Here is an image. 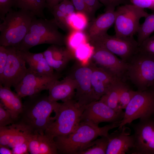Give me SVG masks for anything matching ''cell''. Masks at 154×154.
<instances>
[{
    "label": "cell",
    "instance_id": "1",
    "mask_svg": "<svg viewBox=\"0 0 154 154\" xmlns=\"http://www.w3.org/2000/svg\"><path fill=\"white\" fill-rule=\"evenodd\" d=\"M62 103L50 101L48 95L41 93L27 96L23 103L22 112L14 123L21 125L34 133L44 134L46 130L55 120V113Z\"/></svg>",
    "mask_w": 154,
    "mask_h": 154
},
{
    "label": "cell",
    "instance_id": "2",
    "mask_svg": "<svg viewBox=\"0 0 154 154\" xmlns=\"http://www.w3.org/2000/svg\"><path fill=\"white\" fill-rule=\"evenodd\" d=\"M120 121L99 127L89 122L82 121L73 132L54 138L58 153L78 154L83 148L98 137L108 136L111 129L118 127Z\"/></svg>",
    "mask_w": 154,
    "mask_h": 154
},
{
    "label": "cell",
    "instance_id": "3",
    "mask_svg": "<svg viewBox=\"0 0 154 154\" xmlns=\"http://www.w3.org/2000/svg\"><path fill=\"white\" fill-rule=\"evenodd\" d=\"M54 19L35 17L32 21L25 37L16 47L23 51H29L32 47L44 44L62 46L65 44L66 37L58 30Z\"/></svg>",
    "mask_w": 154,
    "mask_h": 154
},
{
    "label": "cell",
    "instance_id": "4",
    "mask_svg": "<svg viewBox=\"0 0 154 154\" xmlns=\"http://www.w3.org/2000/svg\"><path fill=\"white\" fill-rule=\"evenodd\" d=\"M36 16L32 12L11 9L0 24V46L16 47L27 33Z\"/></svg>",
    "mask_w": 154,
    "mask_h": 154
},
{
    "label": "cell",
    "instance_id": "5",
    "mask_svg": "<svg viewBox=\"0 0 154 154\" xmlns=\"http://www.w3.org/2000/svg\"><path fill=\"white\" fill-rule=\"evenodd\" d=\"M86 106L80 105L74 98L63 102L55 113V120L46 130L44 134L54 139L73 132L81 122Z\"/></svg>",
    "mask_w": 154,
    "mask_h": 154
},
{
    "label": "cell",
    "instance_id": "6",
    "mask_svg": "<svg viewBox=\"0 0 154 154\" xmlns=\"http://www.w3.org/2000/svg\"><path fill=\"white\" fill-rule=\"evenodd\" d=\"M127 80L142 91L154 84V57L139 51L127 63Z\"/></svg>",
    "mask_w": 154,
    "mask_h": 154
},
{
    "label": "cell",
    "instance_id": "7",
    "mask_svg": "<svg viewBox=\"0 0 154 154\" xmlns=\"http://www.w3.org/2000/svg\"><path fill=\"white\" fill-rule=\"evenodd\" d=\"M92 46L104 48L128 63L139 51V46L133 36L122 37L109 35L107 33L89 41Z\"/></svg>",
    "mask_w": 154,
    "mask_h": 154
},
{
    "label": "cell",
    "instance_id": "8",
    "mask_svg": "<svg viewBox=\"0 0 154 154\" xmlns=\"http://www.w3.org/2000/svg\"><path fill=\"white\" fill-rule=\"evenodd\" d=\"M115 11V35L122 37L133 36L139 27L141 19L149 14L145 9L132 4L120 5Z\"/></svg>",
    "mask_w": 154,
    "mask_h": 154
},
{
    "label": "cell",
    "instance_id": "9",
    "mask_svg": "<svg viewBox=\"0 0 154 154\" xmlns=\"http://www.w3.org/2000/svg\"><path fill=\"white\" fill-rule=\"evenodd\" d=\"M125 109L118 129L136 119L151 118L154 115V91L150 88L137 90Z\"/></svg>",
    "mask_w": 154,
    "mask_h": 154
},
{
    "label": "cell",
    "instance_id": "10",
    "mask_svg": "<svg viewBox=\"0 0 154 154\" xmlns=\"http://www.w3.org/2000/svg\"><path fill=\"white\" fill-rule=\"evenodd\" d=\"M61 76L57 72L52 75L40 74L28 68L25 75L14 88L15 92L21 98L33 95L48 90Z\"/></svg>",
    "mask_w": 154,
    "mask_h": 154
},
{
    "label": "cell",
    "instance_id": "11",
    "mask_svg": "<svg viewBox=\"0 0 154 154\" xmlns=\"http://www.w3.org/2000/svg\"><path fill=\"white\" fill-rule=\"evenodd\" d=\"M93 64L78 63L74 67L71 75L75 80L77 86L74 99L80 105L86 106L96 100L91 84Z\"/></svg>",
    "mask_w": 154,
    "mask_h": 154
},
{
    "label": "cell",
    "instance_id": "12",
    "mask_svg": "<svg viewBox=\"0 0 154 154\" xmlns=\"http://www.w3.org/2000/svg\"><path fill=\"white\" fill-rule=\"evenodd\" d=\"M92 47L90 61L126 82L128 63L104 48L98 46Z\"/></svg>",
    "mask_w": 154,
    "mask_h": 154
},
{
    "label": "cell",
    "instance_id": "13",
    "mask_svg": "<svg viewBox=\"0 0 154 154\" xmlns=\"http://www.w3.org/2000/svg\"><path fill=\"white\" fill-rule=\"evenodd\" d=\"M6 47L8 58L2 75L0 78V84L11 88L14 87L21 81L27 73L28 68L26 66L25 61L16 47Z\"/></svg>",
    "mask_w": 154,
    "mask_h": 154
},
{
    "label": "cell",
    "instance_id": "14",
    "mask_svg": "<svg viewBox=\"0 0 154 154\" xmlns=\"http://www.w3.org/2000/svg\"><path fill=\"white\" fill-rule=\"evenodd\" d=\"M132 125L134 131V147L132 154H154V120L150 118L140 119Z\"/></svg>",
    "mask_w": 154,
    "mask_h": 154
},
{
    "label": "cell",
    "instance_id": "15",
    "mask_svg": "<svg viewBox=\"0 0 154 154\" xmlns=\"http://www.w3.org/2000/svg\"><path fill=\"white\" fill-rule=\"evenodd\" d=\"M124 113L122 110L113 109L100 100H95L86 106L81 121H87L98 125L102 122L120 121Z\"/></svg>",
    "mask_w": 154,
    "mask_h": 154
},
{
    "label": "cell",
    "instance_id": "16",
    "mask_svg": "<svg viewBox=\"0 0 154 154\" xmlns=\"http://www.w3.org/2000/svg\"><path fill=\"white\" fill-rule=\"evenodd\" d=\"M92 63L93 70L91 81L96 100H99L113 86L126 82L119 79L108 71Z\"/></svg>",
    "mask_w": 154,
    "mask_h": 154
},
{
    "label": "cell",
    "instance_id": "17",
    "mask_svg": "<svg viewBox=\"0 0 154 154\" xmlns=\"http://www.w3.org/2000/svg\"><path fill=\"white\" fill-rule=\"evenodd\" d=\"M109 134L108 143L106 154H125L130 153L134 147V135L125 125L121 129Z\"/></svg>",
    "mask_w": 154,
    "mask_h": 154
},
{
    "label": "cell",
    "instance_id": "18",
    "mask_svg": "<svg viewBox=\"0 0 154 154\" xmlns=\"http://www.w3.org/2000/svg\"><path fill=\"white\" fill-rule=\"evenodd\" d=\"M76 86L75 80L71 75L58 80L48 90V99L52 102L61 100L64 102L74 99Z\"/></svg>",
    "mask_w": 154,
    "mask_h": 154
},
{
    "label": "cell",
    "instance_id": "19",
    "mask_svg": "<svg viewBox=\"0 0 154 154\" xmlns=\"http://www.w3.org/2000/svg\"><path fill=\"white\" fill-rule=\"evenodd\" d=\"M115 10H108L91 21L85 29V33L88 40L107 33L114 24Z\"/></svg>",
    "mask_w": 154,
    "mask_h": 154
},
{
    "label": "cell",
    "instance_id": "20",
    "mask_svg": "<svg viewBox=\"0 0 154 154\" xmlns=\"http://www.w3.org/2000/svg\"><path fill=\"white\" fill-rule=\"evenodd\" d=\"M62 46L52 45L43 52L49 65L56 72L60 73L70 60V50Z\"/></svg>",
    "mask_w": 154,
    "mask_h": 154
},
{
    "label": "cell",
    "instance_id": "21",
    "mask_svg": "<svg viewBox=\"0 0 154 154\" xmlns=\"http://www.w3.org/2000/svg\"><path fill=\"white\" fill-rule=\"evenodd\" d=\"M21 98L10 88L0 84V102L10 113L15 122L22 111L23 104Z\"/></svg>",
    "mask_w": 154,
    "mask_h": 154
},
{
    "label": "cell",
    "instance_id": "22",
    "mask_svg": "<svg viewBox=\"0 0 154 154\" xmlns=\"http://www.w3.org/2000/svg\"><path fill=\"white\" fill-rule=\"evenodd\" d=\"M14 7L30 11L36 17L46 19L44 10L46 8V0H14Z\"/></svg>",
    "mask_w": 154,
    "mask_h": 154
},
{
    "label": "cell",
    "instance_id": "23",
    "mask_svg": "<svg viewBox=\"0 0 154 154\" xmlns=\"http://www.w3.org/2000/svg\"><path fill=\"white\" fill-rule=\"evenodd\" d=\"M68 0H64L53 8L51 12L59 28L65 31L70 29L69 18L71 16L67 13L66 6Z\"/></svg>",
    "mask_w": 154,
    "mask_h": 154
},
{
    "label": "cell",
    "instance_id": "24",
    "mask_svg": "<svg viewBox=\"0 0 154 154\" xmlns=\"http://www.w3.org/2000/svg\"><path fill=\"white\" fill-rule=\"evenodd\" d=\"M154 32V11L149 13L144 22L140 24L137 33V41L139 46Z\"/></svg>",
    "mask_w": 154,
    "mask_h": 154
},
{
    "label": "cell",
    "instance_id": "25",
    "mask_svg": "<svg viewBox=\"0 0 154 154\" xmlns=\"http://www.w3.org/2000/svg\"><path fill=\"white\" fill-rule=\"evenodd\" d=\"M108 136H102L92 141L78 154H106L109 142Z\"/></svg>",
    "mask_w": 154,
    "mask_h": 154
},
{
    "label": "cell",
    "instance_id": "26",
    "mask_svg": "<svg viewBox=\"0 0 154 154\" xmlns=\"http://www.w3.org/2000/svg\"><path fill=\"white\" fill-rule=\"evenodd\" d=\"M126 82L115 85L111 88L99 100L111 108L120 109L118 107L119 96L123 86Z\"/></svg>",
    "mask_w": 154,
    "mask_h": 154
},
{
    "label": "cell",
    "instance_id": "27",
    "mask_svg": "<svg viewBox=\"0 0 154 154\" xmlns=\"http://www.w3.org/2000/svg\"><path fill=\"white\" fill-rule=\"evenodd\" d=\"M39 154H57L58 148L54 138L45 134H39Z\"/></svg>",
    "mask_w": 154,
    "mask_h": 154
},
{
    "label": "cell",
    "instance_id": "28",
    "mask_svg": "<svg viewBox=\"0 0 154 154\" xmlns=\"http://www.w3.org/2000/svg\"><path fill=\"white\" fill-rule=\"evenodd\" d=\"M28 68L34 72L41 75H52L56 72L48 64L45 57L29 66Z\"/></svg>",
    "mask_w": 154,
    "mask_h": 154
},
{
    "label": "cell",
    "instance_id": "29",
    "mask_svg": "<svg viewBox=\"0 0 154 154\" xmlns=\"http://www.w3.org/2000/svg\"><path fill=\"white\" fill-rule=\"evenodd\" d=\"M137 91L131 89L127 83L123 87L119 96L118 107L119 109H125L136 93Z\"/></svg>",
    "mask_w": 154,
    "mask_h": 154
},
{
    "label": "cell",
    "instance_id": "30",
    "mask_svg": "<svg viewBox=\"0 0 154 154\" xmlns=\"http://www.w3.org/2000/svg\"><path fill=\"white\" fill-rule=\"evenodd\" d=\"M92 52L89 45L84 43L75 49V55L80 63L86 62L88 63L90 61Z\"/></svg>",
    "mask_w": 154,
    "mask_h": 154
},
{
    "label": "cell",
    "instance_id": "31",
    "mask_svg": "<svg viewBox=\"0 0 154 154\" xmlns=\"http://www.w3.org/2000/svg\"><path fill=\"white\" fill-rule=\"evenodd\" d=\"M86 7V17L88 20L91 21L95 18L96 11L103 5L99 0H84Z\"/></svg>",
    "mask_w": 154,
    "mask_h": 154
},
{
    "label": "cell",
    "instance_id": "32",
    "mask_svg": "<svg viewBox=\"0 0 154 154\" xmlns=\"http://www.w3.org/2000/svg\"><path fill=\"white\" fill-rule=\"evenodd\" d=\"M13 124L4 127H0V145L7 147L13 133Z\"/></svg>",
    "mask_w": 154,
    "mask_h": 154
},
{
    "label": "cell",
    "instance_id": "33",
    "mask_svg": "<svg viewBox=\"0 0 154 154\" xmlns=\"http://www.w3.org/2000/svg\"><path fill=\"white\" fill-rule=\"evenodd\" d=\"M18 50L21 56L29 66L37 62L44 58L43 52L34 53L30 52L29 50Z\"/></svg>",
    "mask_w": 154,
    "mask_h": 154
},
{
    "label": "cell",
    "instance_id": "34",
    "mask_svg": "<svg viewBox=\"0 0 154 154\" xmlns=\"http://www.w3.org/2000/svg\"><path fill=\"white\" fill-rule=\"evenodd\" d=\"M139 51L154 57V34L144 41L139 46Z\"/></svg>",
    "mask_w": 154,
    "mask_h": 154
},
{
    "label": "cell",
    "instance_id": "35",
    "mask_svg": "<svg viewBox=\"0 0 154 154\" xmlns=\"http://www.w3.org/2000/svg\"><path fill=\"white\" fill-rule=\"evenodd\" d=\"M15 123L10 112L0 102V127H4Z\"/></svg>",
    "mask_w": 154,
    "mask_h": 154
},
{
    "label": "cell",
    "instance_id": "36",
    "mask_svg": "<svg viewBox=\"0 0 154 154\" xmlns=\"http://www.w3.org/2000/svg\"><path fill=\"white\" fill-rule=\"evenodd\" d=\"M15 6L14 0H0V19L3 21L7 13Z\"/></svg>",
    "mask_w": 154,
    "mask_h": 154
},
{
    "label": "cell",
    "instance_id": "37",
    "mask_svg": "<svg viewBox=\"0 0 154 154\" xmlns=\"http://www.w3.org/2000/svg\"><path fill=\"white\" fill-rule=\"evenodd\" d=\"M39 134L33 133L29 141L28 150L31 154H39Z\"/></svg>",
    "mask_w": 154,
    "mask_h": 154
},
{
    "label": "cell",
    "instance_id": "38",
    "mask_svg": "<svg viewBox=\"0 0 154 154\" xmlns=\"http://www.w3.org/2000/svg\"><path fill=\"white\" fill-rule=\"evenodd\" d=\"M8 52L6 46H0V78L2 75L8 58Z\"/></svg>",
    "mask_w": 154,
    "mask_h": 154
},
{
    "label": "cell",
    "instance_id": "39",
    "mask_svg": "<svg viewBox=\"0 0 154 154\" xmlns=\"http://www.w3.org/2000/svg\"><path fill=\"white\" fill-rule=\"evenodd\" d=\"M105 7V11L115 10L116 7L123 4L125 0H99Z\"/></svg>",
    "mask_w": 154,
    "mask_h": 154
},
{
    "label": "cell",
    "instance_id": "40",
    "mask_svg": "<svg viewBox=\"0 0 154 154\" xmlns=\"http://www.w3.org/2000/svg\"><path fill=\"white\" fill-rule=\"evenodd\" d=\"M30 139L23 143L12 148L13 154H29L28 144Z\"/></svg>",
    "mask_w": 154,
    "mask_h": 154
},
{
    "label": "cell",
    "instance_id": "41",
    "mask_svg": "<svg viewBox=\"0 0 154 154\" xmlns=\"http://www.w3.org/2000/svg\"><path fill=\"white\" fill-rule=\"evenodd\" d=\"M78 13L83 14L86 17V9L84 0H70Z\"/></svg>",
    "mask_w": 154,
    "mask_h": 154
},
{
    "label": "cell",
    "instance_id": "42",
    "mask_svg": "<svg viewBox=\"0 0 154 154\" xmlns=\"http://www.w3.org/2000/svg\"><path fill=\"white\" fill-rule=\"evenodd\" d=\"M64 0H46V8L49 11H52L54 7Z\"/></svg>",
    "mask_w": 154,
    "mask_h": 154
},
{
    "label": "cell",
    "instance_id": "43",
    "mask_svg": "<svg viewBox=\"0 0 154 154\" xmlns=\"http://www.w3.org/2000/svg\"><path fill=\"white\" fill-rule=\"evenodd\" d=\"M0 154H13V153L12 149H10L9 147L0 145Z\"/></svg>",
    "mask_w": 154,
    "mask_h": 154
},
{
    "label": "cell",
    "instance_id": "44",
    "mask_svg": "<svg viewBox=\"0 0 154 154\" xmlns=\"http://www.w3.org/2000/svg\"><path fill=\"white\" fill-rule=\"evenodd\" d=\"M147 2L151 7L153 10L154 11V0H146Z\"/></svg>",
    "mask_w": 154,
    "mask_h": 154
},
{
    "label": "cell",
    "instance_id": "45",
    "mask_svg": "<svg viewBox=\"0 0 154 154\" xmlns=\"http://www.w3.org/2000/svg\"><path fill=\"white\" fill-rule=\"evenodd\" d=\"M150 89L153 90L154 91V84Z\"/></svg>",
    "mask_w": 154,
    "mask_h": 154
},
{
    "label": "cell",
    "instance_id": "46",
    "mask_svg": "<svg viewBox=\"0 0 154 154\" xmlns=\"http://www.w3.org/2000/svg\"><path fill=\"white\" fill-rule=\"evenodd\" d=\"M153 119H154V118H153Z\"/></svg>",
    "mask_w": 154,
    "mask_h": 154
}]
</instances>
